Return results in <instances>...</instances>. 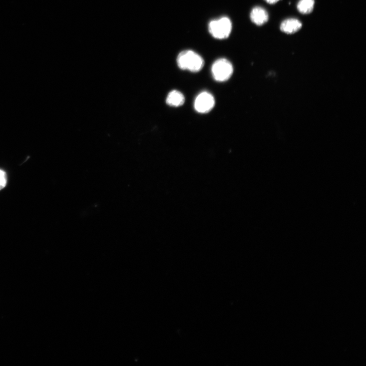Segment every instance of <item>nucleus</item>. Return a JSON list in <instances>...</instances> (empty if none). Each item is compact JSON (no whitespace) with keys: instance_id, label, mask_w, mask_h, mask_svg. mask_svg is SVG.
Instances as JSON below:
<instances>
[{"instance_id":"1","label":"nucleus","mask_w":366,"mask_h":366,"mask_svg":"<svg viewBox=\"0 0 366 366\" xmlns=\"http://www.w3.org/2000/svg\"><path fill=\"white\" fill-rule=\"evenodd\" d=\"M177 62L180 69L192 73L201 71L204 66V60L203 58L191 50H186L181 52L177 57Z\"/></svg>"},{"instance_id":"2","label":"nucleus","mask_w":366,"mask_h":366,"mask_svg":"<svg viewBox=\"0 0 366 366\" xmlns=\"http://www.w3.org/2000/svg\"><path fill=\"white\" fill-rule=\"evenodd\" d=\"M209 31L211 36L217 40H224L228 38L232 30V23L227 17L211 21L208 26Z\"/></svg>"},{"instance_id":"3","label":"nucleus","mask_w":366,"mask_h":366,"mask_svg":"<svg viewBox=\"0 0 366 366\" xmlns=\"http://www.w3.org/2000/svg\"><path fill=\"white\" fill-rule=\"evenodd\" d=\"M234 69L232 64L227 59L221 58L215 61L212 66V74L214 80L219 82L228 80Z\"/></svg>"},{"instance_id":"4","label":"nucleus","mask_w":366,"mask_h":366,"mask_svg":"<svg viewBox=\"0 0 366 366\" xmlns=\"http://www.w3.org/2000/svg\"><path fill=\"white\" fill-rule=\"evenodd\" d=\"M215 101L214 97L208 92L199 94L196 98L194 108L199 113L206 114L214 107Z\"/></svg>"},{"instance_id":"5","label":"nucleus","mask_w":366,"mask_h":366,"mask_svg":"<svg viewBox=\"0 0 366 366\" xmlns=\"http://www.w3.org/2000/svg\"><path fill=\"white\" fill-rule=\"evenodd\" d=\"M251 21L256 25L261 26L268 21L269 15L268 12L261 7H255L250 13Z\"/></svg>"},{"instance_id":"6","label":"nucleus","mask_w":366,"mask_h":366,"mask_svg":"<svg viewBox=\"0 0 366 366\" xmlns=\"http://www.w3.org/2000/svg\"><path fill=\"white\" fill-rule=\"evenodd\" d=\"M302 24L296 19H288L281 24L280 30L288 35L293 34L301 29Z\"/></svg>"},{"instance_id":"7","label":"nucleus","mask_w":366,"mask_h":366,"mask_svg":"<svg viewBox=\"0 0 366 366\" xmlns=\"http://www.w3.org/2000/svg\"><path fill=\"white\" fill-rule=\"evenodd\" d=\"M185 101V97L182 93L173 90L169 94L166 102L170 106L179 107L183 105Z\"/></svg>"},{"instance_id":"8","label":"nucleus","mask_w":366,"mask_h":366,"mask_svg":"<svg viewBox=\"0 0 366 366\" xmlns=\"http://www.w3.org/2000/svg\"><path fill=\"white\" fill-rule=\"evenodd\" d=\"M314 4V0H300L297 6V10L302 14H309L313 10Z\"/></svg>"},{"instance_id":"9","label":"nucleus","mask_w":366,"mask_h":366,"mask_svg":"<svg viewBox=\"0 0 366 366\" xmlns=\"http://www.w3.org/2000/svg\"><path fill=\"white\" fill-rule=\"evenodd\" d=\"M8 183V176L5 171L0 170V190L4 189Z\"/></svg>"},{"instance_id":"10","label":"nucleus","mask_w":366,"mask_h":366,"mask_svg":"<svg viewBox=\"0 0 366 366\" xmlns=\"http://www.w3.org/2000/svg\"><path fill=\"white\" fill-rule=\"evenodd\" d=\"M265 1L270 5H274L278 3L279 0H265Z\"/></svg>"}]
</instances>
